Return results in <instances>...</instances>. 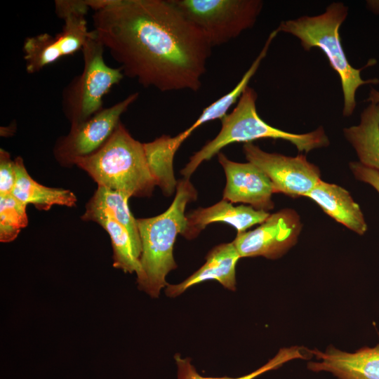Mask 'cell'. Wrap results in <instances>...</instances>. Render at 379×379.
Masks as SVG:
<instances>
[{
  "label": "cell",
  "instance_id": "24",
  "mask_svg": "<svg viewBox=\"0 0 379 379\" xmlns=\"http://www.w3.org/2000/svg\"><path fill=\"white\" fill-rule=\"evenodd\" d=\"M16 180L15 161L4 149H0V197L12 194Z\"/></svg>",
  "mask_w": 379,
  "mask_h": 379
},
{
  "label": "cell",
  "instance_id": "27",
  "mask_svg": "<svg viewBox=\"0 0 379 379\" xmlns=\"http://www.w3.org/2000/svg\"><path fill=\"white\" fill-rule=\"evenodd\" d=\"M366 101L368 102L369 103L379 104V91L373 88H371L368 97Z\"/></svg>",
  "mask_w": 379,
  "mask_h": 379
},
{
  "label": "cell",
  "instance_id": "23",
  "mask_svg": "<svg viewBox=\"0 0 379 379\" xmlns=\"http://www.w3.org/2000/svg\"><path fill=\"white\" fill-rule=\"evenodd\" d=\"M25 204L13 194L0 197V241L10 242L15 239L21 229L27 225Z\"/></svg>",
  "mask_w": 379,
  "mask_h": 379
},
{
  "label": "cell",
  "instance_id": "3",
  "mask_svg": "<svg viewBox=\"0 0 379 379\" xmlns=\"http://www.w3.org/2000/svg\"><path fill=\"white\" fill-rule=\"evenodd\" d=\"M74 165L85 171L98 185L128 198L149 196L157 186L144 143L133 138L121 122L102 147L76 159Z\"/></svg>",
  "mask_w": 379,
  "mask_h": 379
},
{
  "label": "cell",
  "instance_id": "10",
  "mask_svg": "<svg viewBox=\"0 0 379 379\" xmlns=\"http://www.w3.org/2000/svg\"><path fill=\"white\" fill-rule=\"evenodd\" d=\"M302 228L298 213L284 208L270 214L257 228L237 233L232 242L241 258L277 259L297 243Z\"/></svg>",
  "mask_w": 379,
  "mask_h": 379
},
{
  "label": "cell",
  "instance_id": "6",
  "mask_svg": "<svg viewBox=\"0 0 379 379\" xmlns=\"http://www.w3.org/2000/svg\"><path fill=\"white\" fill-rule=\"evenodd\" d=\"M104 50L94 31L81 49L82 72L71 80L62 93V109L71 124L83 121L100 111L105 95L124 77L120 67L107 65Z\"/></svg>",
  "mask_w": 379,
  "mask_h": 379
},
{
  "label": "cell",
  "instance_id": "2",
  "mask_svg": "<svg viewBox=\"0 0 379 379\" xmlns=\"http://www.w3.org/2000/svg\"><path fill=\"white\" fill-rule=\"evenodd\" d=\"M197 193L184 178L178 182L175 198L163 213L137 219L142 245L141 270L137 275L138 288L151 298H157L168 284V274L177 268L173 246L177 236L183 234L187 227V204L197 199Z\"/></svg>",
  "mask_w": 379,
  "mask_h": 379
},
{
  "label": "cell",
  "instance_id": "1",
  "mask_svg": "<svg viewBox=\"0 0 379 379\" xmlns=\"http://www.w3.org/2000/svg\"><path fill=\"white\" fill-rule=\"evenodd\" d=\"M92 19L124 76L161 92L201 88L213 47L171 0H114Z\"/></svg>",
  "mask_w": 379,
  "mask_h": 379
},
{
  "label": "cell",
  "instance_id": "11",
  "mask_svg": "<svg viewBox=\"0 0 379 379\" xmlns=\"http://www.w3.org/2000/svg\"><path fill=\"white\" fill-rule=\"evenodd\" d=\"M62 30L55 35L43 33L27 37L23 43L26 71L36 73L60 58L81 50L94 31L88 30L84 15L63 19Z\"/></svg>",
  "mask_w": 379,
  "mask_h": 379
},
{
  "label": "cell",
  "instance_id": "5",
  "mask_svg": "<svg viewBox=\"0 0 379 379\" xmlns=\"http://www.w3.org/2000/svg\"><path fill=\"white\" fill-rule=\"evenodd\" d=\"M347 15V6L342 2H333L321 14L284 20L276 29L278 32L298 38L307 51L317 48L324 52L330 66L340 77L344 101L343 115L347 117L354 112L357 89L364 84L379 82L377 79H363L361 72L365 67L356 69L348 61L339 34V29Z\"/></svg>",
  "mask_w": 379,
  "mask_h": 379
},
{
  "label": "cell",
  "instance_id": "16",
  "mask_svg": "<svg viewBox=\"0 0 379 379\" xmlns=\"http://www.w3.org/2000/svg\"><path fill=\"white\" fill-rule=\"evenodd\" d=\"M316 202L325 213L359 235L368 229L359 205L345 188L320 180L306 195Z\"/></svg>",
  "mask_w": 379,
  "mask_h": 379
},
{
  "label": "cell",
  "instance_id": "9",
  "mask_svg": "<svg viewBox=\"0 0 379 379\" xmlns=\"http://www.w3.org/2000/svg\"><path fill=\"white\" fill-rule=\"evenodd\" d=\"M246 159L270 180L274 193L298 197L305 195L321 180L319 168L302 154L288 157L267 152L252 142L244 143Z\"/></svg>",
  "mask_w": 379,
  "mask_h": 379
},
{
  "label": "cell",
  "instance_id": "18",
  "mask_svg": "<svg viewBox=\"0 0 379 379\" xmlns=\"http://www.w3.org/2000/svg\"><path fill=\"white\" fill-rule=\"evenodd\" d=\"M343 134L359 162L379 171V104L369 103L361 113L359 124L345 128Z\"/></svg>",
  "mask_w": 379,
  "mask_h": 379
},
{
  "label": "cell",
  "instance_id": "21",
  "mask_svg": "<svg viewBox=\"0 0 379 379\" xmlns=\"http://www.w3.org/2000/svg\"><path fill=\"white\" fill-rule=\"evenodd\" d=\"M312 357L310 350L300 347L281 348L277 354L266 364L254 371L237 378L230 377H204L200 375L189 357H182L180 353L174 355L177 366V379H255L259 375L279 368L285 363L293 359H307Z\"/></svg>",
  "mask_w": 379,
  "mask_h": 379
},
{
  "label": "cell",
  "instance_id": "22",
  "mask_svg": "<svg viewBox=\"0 0 379 379\" xmlns=\"http://www.w3.org/2000/svg\"><path fill=\"white\" fill-rule=\"evenodd\" d=\"M151 171L159 186L166 196L171 195L176 189V181L173 168L175 154L166 146L162 136L144 143Z\"/></svg>",
  "mask_w": 379,
  "mask_h": 379
},
{
  "label": "cell",
  "instance_id": "15",
  "mask_svg": "<svg viewBox=\"0 0 379 379\" xmlns=\"http://www.w3.org/2000/svg\"><path fill=\"white\" fill-rule=\"evenodd\" d=\"M270 215L251 206H233L232 202L222 199L211 206L199 208L186 215L187 227L182 236L192 239L208 225L218 222L231 225L238 233L243 232L254 225L261 224Z\"/></svg>",
  "mask_w": 379,
  "mask_h": 379
},
{
  "label": "cell",
  "instance_id": "20",
  "mask_svg": "<svg viewBox=\"0 0 379 379\" xmlns=\"http://www.w3.org/2000/svg\"><path fill=\"white\" fill-rule=\"evenodd\" d=\"M128 199L121 192L98 185L86 208L101 211L111 215L128 232L136 251L141 256L142 245L137 219L133 217L129 209Z\"/></svg>",
  "mask_w": 379,
  "mask_h": 379
},
{
  "label": "cell",
  "instance_id": "28",
  "mask_svg": "<svg viewBox=\"0 0 379 379\" xmlns=\"http://www.w3.org/2000/svg\"><path fill=\"white\" fill-rule=\"evenodd\" d=\"M368 8L374 13L379 14V0H369L366 1Z\"/></svg>",
  "mask_w": 379,
  "mask_h": 379
},
{
  "label": "cell",
  "instance_id": "4",
  "mask_svg": "<svg viewBox=\"0 0 379 379\" xmlns=\"http://www.w3.org/2000/svg\"><path fill=\"white\" fill-rule=\"evenodd\" d=\"M257 98L253 88L248 86L244 90L234 109L220 119L221 129L218 134L195 152L181 170L180 173L185 178L189 179L203 161H208L223 147L234 142H252L263 138L280 139L291 142L300 152H309L330 144L322 126L309 133H293L270 126L257 112Z\"/></svg>",
  "mask_w": 379,
  "mask_h": 379
},
{
  "label": "cell",
  "instance_id": "12",
  "mask_svg": "<svg viewBox=\"0 0 379 379\" xmlns=\"http://www.w3.org/2000/svg\"><path fill=\"white\" fill-rule=\"evenodd\" d=\"M218 158L227 180L223 199L248 204L255 209L267 212L274 208L272 185L262 171L248 161H232L222 153H218Z\"/></svg>",
  "mask_w": 379,
  "mask_h": 379
},
{
  "label": "cell",
  "instance_id": "7",
  "mask_svg": "<svg viewBox=\"0 0 379 379\" xmlns=\"http://www.w3.org/2000/svg\"><path fill=\"white\" fill-rule=\"evenodd\" d=\"M206 36L212 47L229 42L251 28L262 7L260 0H171Z\"/></svg>",
  "mask_w": 379,
  "mask_h": 379
},
{
  "label": "cell",
  "instance_id": "13",
  "mask_svg": "<svg viewBox=\"0 0 379 379\" xmlns=\"http://www.w3.org/2000/svg\"><path fill=\"white\" fill-rule=\"evenodd\" d=\"M317 361L307 364L314 372L331 373L338 379H379V343L347 352L333 346L325 352L310 350Z\"/></svg>",
  "mask_w": 379,
  "mask_h": 379
},
{
  "label": "cell",
  "instance_id": "26",
  "mask_svg": "<svg viewBox=\"0 0 379 379\" xmlns=\"http://www.w3.org/2000/svg\"><path fill=\"white\" fill-rule=\"evenodd\" d=\"M349 166L357 180L371 185L379 194L378 171L366 167L359 161H352Z\"/></svg>",
  "mask_w": 379,
  "mask_h": 379
},
{
  "label": "cell",
  "instance_id": "14",
  "mask_svg": "<svg viewBox=\"0 0 379 379\" xmlns=\"http://www.w3.org/2000/svg\"><path fill=\"white\" fill-rule=\"evenodd\" d=\"M239 258L232 241L216 246L206 255L205 263L198 270L179 284H168L165 294L175 298L190 287L208 280H215L225 288L234 291L236 265Z\"/></svg>",
  "mask_w": 379,
  "mask_h": 379
},
{
  "label": "cell",
  "instance_id": "19",
  "mask_svg": "<svg viewBox=\"0 0 379 379\" xmlns=\"http://www.w3.org/2000/svg\"><path fill=\"white\" fill-rule=\"evenodd\" d=\"M84 220L93 221L105 230L111 239L113 249V267L125 273H135L141 270L140 255L136 251L126 229L111 215L105 212L86 208L81 217Z\"/></svg>",
  "mask_w": 379,
  "mask_h": 379
},
{
  "label": "cell",
  "instance_id": "25",
  "mask_svg": "<svg viewBox=\"0 0 379 379\" xmlns=\"http://www.w3.org/2000/svg\"><path fill=\"white\" fill-rule=\"evenodd\" d=\"M90 8L86 0H55V11L58 17L64 19L71 15H84Z\"/></svg>",
  "mask_w": 379,
  "mask_h": 379
},
{
  "label": "cell",
  "instance_id": "17",
  "mask_svg": "<svg viewBox=\"0 0 379 379\" xmlns=\"http://www.w3.org/2000/svg\"><path fill=\"white\" fill-rule=\"evenodd\" d=\"M14 161L16 180L12 194L21 203L25 206L32 204L37 209L44 211L49 210L53 205L75 206L77 199L72 191L38 183L27 173L20 157Z\"/></svg>",
  "mask_w": 379,
  "mask_h": 379
},
{
  "label": "cell",
  "instance_id": "8",
  "mask_svg": "<svg viewBox=\"0 0 379 379\" xmlns=\"http://www.w3.org/2000/svg\"><path fill=\"white\" fill-rule=\"evenodd\" d=\"M133 93L111 107L102 108L88 119L71 124L69 133L58 139L53 147L56 160L62 166L74 165L76 159L88 156L102 147L109 138L121 115L137 100Z\"/></svg>",
  "mask_w": 379,
  "mask_h": 379
}]
</instances>
